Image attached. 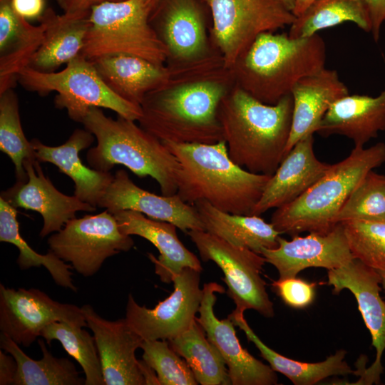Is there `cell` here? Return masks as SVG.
<instances>
[{
    "instance_id": "8d00e7d4",
    "label": "cell",
    "mask_w": 385,
    "mask_h": 385,
    "mask_svg": "<svg viewBox=\"0 0 385 385\" xmlns=\"http://www.w3.org/2000/svg\"><path fill=\"white\" fill-rule=\"evenodd\" d=\"M351 220L385 222V175L369 171L341 208L337 222Z\"/></svg>"
},
{
    "instance_id": "bcb514c9",
    "label": "cell",
    "mask_w": 385,
    "mask_h": 385,
    "mask_svg": "<svg viewBox=\"0 0 385 385\" xmlns=\"http://www.w3.org/2000/svg\"><path fill=\"white\" fill-rule=\"evenodd\" d=\"M152 11L161 0H140Z\"/></svg>"
},
{
    "instance_id": "4dcf8cb0",
    "label": "cell",
    "mask_w": 385,
    "mask_h": 385,
    "mask_svg": "<svg viewBox=\"0 0 385 385\" xmlns=\"http://www.w3.org/2000/svg\"><path fill=\"white\" fill-rule=\"evenodd\" d=\"M42 358L35 360L26 355L15 342L1 333V349L16 360L17 370L14 385H82L85 379L79 376L74 364L68 358L54 356L43 341L38 339Z\"/></svg>"
},
{
    "instance_id": "c3c4849f",
    "label": "cell",
    "mask_w": 385,
    "mask_h": 385,
    "mask_svg": "<svg viewBox=\"0 0 385 385\" xmlns=\"http://www.w3.org/2000/svg\"><path fill=\"white\" fill-rule=\"evenodd\" d=\"M285 6L292 12L294 6V0H282Z\"/></svg>"
},
{
    "instance_id": "4fadbf2b",
    "label": "cell",
    "mask_w": 385,
    "mask_h": 385,
    "mask_svg": "<svg viewBox=\"0 0 385 385\" xmlns=\"http://www.w3.org/2000/svg\"><path fill=\"white\" fill-rule=\"evenodd\" d=\"M201 272L186 267L173 279L171 294L152 308L128 295L125 319L143 340H170L188 330L195 320L202 298Z\"/></svg>"
},
{
    "instance_id": "7c38bea8",
    "label": "cell",
    "mask_w": 385,
    "mask_h": 385,
    "mask_svg": "<svg viewBox=\"0 0 385 385\" xmlns=\"http://www.w3.org/2000/svg\"><path fill=\"white\" fill-rule=\"evenodd\" d=\"M327 276V284L333 287L334 293L347 289L354 296L376 349V359L369 367L365 366L366 356L358 359L353 374L359 379L354 384H378L384 370L381 358L385 350V302L380 295L381 276L376 270L356 258L328 270Z\"/></svg>"
},
{
    "instance_id": "1f68e13d",
    "label": "cell",
    "mask_w": 385,
    "mask_h": 385,
    "mask_svg": "<svg viewBox=\"0 0 385 385\" xmlns=\"http://www.w3.org/2000/svg\"><path fill=\"white\" fill-rule=\"evenodd\" d=\"M344 22L354 23L371 33V19L364 0H315L295 16L288 34L293 38H305Z\"/></svg>"
},
{
    "instance_id": "83f0119b",
    "label": "cell",
    "mask_w": 385,
    "mask_h": 385,
    "mask_svg": "<svg viewBox=\"0 0 385 385\" xmlns=\"http://www.w3.org/2000/svg\"><path fill=\"white\" fill-rule=\"evenodd\" d=\"M107 86L121 98L140 106L166 78V66L129 56H108L92 61Z\"/></svg>"
},
{
    "instance_id": "ba28073f",
    "label": "cell",
    "mask_w": 385,
    "mask_h": 385,
    "mask_svg": "<svg viewBox=\"0 0 385 385\" xmlns=\"http://www.w3.org/2000/svg\"><path fill=\"white\" fill-rule=\"evenodd\" d=\"M18 83L40 96L56 92L55 107L66 109L69 118L76 122L83 123L93 107L112 110L118 115L134 121H138L142 115L141 107L113 92L93 62L82 55L60 71L41 72L27 66L20 73Z\"/></svg>"
},
{
    "instance_id": "d590c367",
    "label": "cell",
    "mask_w": 385,
    "mask_h": 385,
    "mask_svg": "<svg viewBox=\"0 0 385 385\" xmlns=\"http://www.w3.org/2000/svg\"><path fill=\"white\" fill-rule=\"evenodd\" d=\"M0 150L13 162L17 181L26 182L28 176L24 162L36 158L31 141L24 133L18 98L13 89L0 94Z\"/></svg>"
},
{
    "instance_id": "74e56055",
    "label": "cell",
    "mask_w": 385,
    "mask_h": 385,
    "mask_svg": "<svg viewBox=\"0 0 385 385\" xmlns=\"http://www.w3.org/2000/svg\"><path fill=\"white\" fill-rule=\"evenodd\" d=\"M341 223L353 257L375 270H385V222L351 220Z\"/></svg>"
},
{
    "instance_id": "ab89813d",
    "label": "cell",
    "mask_w": 385,
    "mask_h": 385,
    "mask_svg": "<svg viewBox=\"0 0 385 385\" xmlns=\"http://www.w3.org/2000/svg\"><path fill=\"white\" fill-rule=\"evenodd\" d=\"M272 289L289 307L304 309L314 300L316 284L297 277L272 281Z\"/></svg>"
},
{
    "instance_id": "52a82bcc",
    "label": "cell",
    "mask_w": 385,
    "mask_h": 385,
    "mask_svg": "<svg viewBox=\"0 0 385 385\" xmlns=\"http://www.w3.org/2000/svg\"><path fill=\"white\" fill-rule=\"evenodd\" d=\"M150 12L140 0L106 1L93 6L81 55L91 61L129 55L165 66L167 50L149 23Z\"/></svg>"
},
{
    "instance_id": "4316f807",
    "label": "cell",
    "mask_w": 385,
    "mask_h": 385,
    "mask_svg": "<svg viewBox=\"0 0 385 385\" xmlns=\"http://www.w3.org/2000/svg\"><path fill=\"white\" fill-rule=\"evenodd\" d=\"M38 20L45 24L46 29L42 43L29 67L41 72H53L82 54L88 16L60 15L48 8Z\"/></svg>"
},
{
    "instance_id": "ac0fdd59",
    "label": "cell",
    "mask_w": 385,
    "mask_h": 385,
    "mask_svg": "<svg viewBox=\"0 0 385 385\" xmlns=\"http://www.w3.org/2000/svg\"><path fill=\"white\" fill-rule=\"evenodd\" d=\"M277 241V247L262 248L260 255L277 269L279 279L297 277L309 267L336 269L354 258L341 222L327 233L295 235L289 241L279 236Z\"/></svg>"
},
{
    "instance_id": "f1b7e54d",
    "label": "cell",
    "mask_w": 385,
    "mask_h": 385,
    "mask_svg": "<svg viewBox=\"0 0 385 385\" xmlns=\"http://www.w3.org/2000/svg\"><path fill=\"white\" fill-rule=\"evenodd\" d=\"M193 205L205 231L230 244L259 254L262 248L274 249L278 246L280 233L271 222H266L260 215L226 212L205 200H199Z\"/></svg>"
},
{
    "instance_id": "9c48e42d",
    "label": "cell",
    "mask_w": 385,
    "mask_h": 385,
    "mask_svg": "<svg viewBox=\"0 0 385 385\" xmlns=\"http://www.w3.org/2000/svg\"><path fill=\"white\" fill-rule=\"evenodd\" d=\"M210 38L231 68L257 37L290 26L295 16L282 0H205Z\"/></svg>"
},
{
    "instance_id": "603a6c76",
    "label": "cell",
    "mask_w": 385,
    "mask_h": 385,
    "mask_svg": "<svg viewBox=\"0 0 385 385\" xmlns=\"http://www.w3.org/2000/svg\"><path fill=\"white\" fill-rule=\"evenodd\" d=\"M93 140L94 135L91 132L86 128H77L58 146L46 145L36 138L31 140V143L38 162L50 163L58 167L73 181L74 195L97 207L114 175L110 172L90 168L82 163L80 151L88 148Z\"/></svg>"
},
{
    "instance_id": "484cf974",
    "label": "cell",
    "mask_w": 385,
    "mask_h": 385,
    "mask_svg": "<svg viewBox=\"0 0 385 385\" xmlns=\"http://www.w3.org/2000/svg\"><path fill=\"white\" fill-rule=\"evenodd\" d=\"M34 26L18 14L11 0H0V94L14 89L40 47L46 25Z\"/></svg>"
},
{
    "instance_id": "7a4b0ae2",
    "label": "cell",
    "mask_w": 385,
    "mask_h": 385,
    "mask_svg": "<svg viewBox=\"0 0 385 385\" xmlns=\"http://www.w3.org/2000/svg\"><path fill=\"white\" fill-rule=\"evenodd\" d=\"M163 143L178 160L177 195L183 201L194 205L205 200L226 212L252 215L272 175L235 164L224 140L213 144Z\"/></svg>"
},
{
    "instance_id": "8992f818",
    "label": "cell",
    "mask_w": 385,
    "mask_h": 385,
    "mask_svg": "<svg viewBox=\"0 0 385 385\" xmlns=\"http://www.w3.org/2000/svg\"><path fill=\"white\" fill-rule=\"evenodd\" d=\"M384 163V143L367 148L354 146L301 196L276 208L270 222L280 234L292 237L304 232H329L338 224L337 215L354 189Z\"/></svg>"
},
{
    "instance_id": "cb8c5ba5",
    "label": "cell",
    "mask_w": 385,
    "mask_h": 385,
    "mask_svg": "<svg viewBox=\"0 0 385 385\" xmlns=\"http://www.w3.org/2000/svg\"><path fill=\"white\" fill-rule=\"evenodd\" d=\"M348 94L336 70L324 68L299 81L291 91L292 126L284 156L300 140L314 135L331 106Z\"/></svg>"
},
{
    "instance_id": "277c9868",
    "label": "cell",
    "mask_w": 385,
    "mask_h": 385,
    "mask_svg": "<svg viewBox=\"0 0 385 385\" xmlns=\"http://www.w3.org/2000/svg\"><path fill=\"white\" fill-rule=\"evenodd\" d=\"M326 43L319 34L291 38L288 33L259 35L230 68L235 83L259 101L274 105L302 78L325 68Z\"/></svg>"
},
{
    "instance_id": "3957f363",
    "label": "cell",
    "mask_w": 385,
    "mask_h": 385,
    "mask_svg": "<svg viewBox=\"0 0 385 385\" xmlns=\"http://www.w3.org/2000/svg\"><path fill=\"white\" fill-rule=\"evenodd\" d=\"M292 111L291 94L268 105L235 85L217 109L230 159L250 172L272 175L284 158Z\"/></svg>"
},
{
    "instance_id": "2e32d148",
    "label": "cell",
    "mask_w": 385,
    "mask_h": 385,
    "mask_svg": "<svg viewBox=\"0 0 385 385\" xmlns=\"http://www.w3.org/2000/svg\"><path fill=\"white\" fill-rule=\"evenodd\" d=\"M224 292V287L216 282L204 284L199 317L196 320L222 355L227 366L231 384H277L278 377L271 366L255 358L241 346L230 318L220 319L215 314V294Z\"/></svg>"
},
{
    "instance_id": "6da1fadb",
    "label": "cell",
    "mask_w": 385,
    "mask_h": 385,
    "mask_svg": "<svg viewBox=\"0 0 385 385\" xmlns=\"http://www.w3.org/2000/svg\"><path fill=\"white\" fill-rule=\"evenodd\" d=\"M165 79L140 104V126L162 142L213 144L223 140L219 104L235 86L217 48L188 61L166 62Z\"/></svg>"
},
{
    "instance_id": "44dd1931",
    "label": "cell",
    "mask_w": 385,
    "mask_h": 385,
    "mask_svg": "<svg viewBox=\"0 0 385 385\" xmlns=\"http://www.w3.org/2000/svg\"><path fill=\"white\" fill-rule=\"evenodd\" d=\"M331 165L316 157L313 135L300 140L271 176L252 215H260L271 208H278L295 200L322 177Z\"/></svg>"
},
{
    "instance_id": "d4e9b609",
    "label": "cell",
    "mask_w": 385,
    "mask_h": 385,
    "mask_svg": "<svg viewBox=\"0 0 385 385\" xmlns=\"http://www.w3.org/2000/svg\"><path fill=\"white\" fill-rule=\"evenodd\" d=\"M385 130V87L376 97L346 95L335 101L321 120L316 133L323 137L345 136L363 147Z\"/></svg>"
},
{
    "instance_id": "ffe728a7",
    "label": "cell",
    "mask_w": 385,
    "mask_h": 385,
    "mask_svg": "<svg viewBox=\"0 0 385 385\" xmlns=\"http://www.w3.org/2000/svg\"><path fill=\"white\" fill-rule=\"evenodd\" d=\"M98 207L112 214L120 210L136 211L150 218L170 222L185 233L189 230L205 231L195 205L183 201L177 193L158 195L142 189L124 170L115 172Z\"/></svg>"
},
{
    "instance_id": "f546056e",
    "label": "cell",
    "mask_w": 385,
    "mask_h": 385,
    "mask_svg": "<svg viewBox=\"0 0 385 385\" xmlns=\"http://www.w3.org/2000/svg\"><path fill=\"white\" fill-rule=\"evenodd\" d=\"M235 326L245 334L260 352L261 356L277 372L284 375L294 385H314L332 376H346L353 371L345 361L346 351L339 349L324 361L316 363L299 361L286 357L267 346L253 332L247 322L244 313L233 311L228 315Z\"/></svg>"
},
{
    "instance_id": "5b68a950",
    "label": "cell",
    "mask_w": 385,
    "mask_h": 385,
    "mask_svg": "<svg viewBox=\"0 0 385 385\" xmlns=\"http://www.w3.org/2000/svg\"><path fill=\"white\" fill-rule=\"evenodd\" d=\"M82 123L97 140L86 154L91 168L110 172L122 165L140 178L155 179L163 195L177 193L178 160L158 138L134 120L120 115L113 119L97 107L90 108Z\"/></svg>"
},
{
    "instance_id": "7402d4cb",
    "label": "cell",
    "mask_w": 385,
    "mask_h": 385,
    "mask_svg": "<svg viewBox=\"0 0 385 385\" xmlns=\"http://www.w3.org/2000/svg\"><path fill=\"white\" fill-rule=\"evenodd\" d=\"M113 215L123 233L142 237L158 250V257L151 253H148V257L163 282H173L174 277L186 267L202 272L199 259L179 240L175 225L133 210H120Z\"/></svg>"
},
{
    "instance_id": "9a60e30c",
    "label": "cell",
    "mask_w": 385,
    "mask_h": 385,
    "mask_svg": "<svg viewBox=\"0 0 385 385\" xmlns=\"http://www.w3.org/2000/svg\"><path fill=\"white\" fill-rule=\"evenodd\" d=\"M209 14L205 0H161L158 4L149 23L167 50L166 62L194 60L213 48Z\"/></svg>"
},
{
    "instance_id": "d6986e66",
    "label": "cell",
    "mask_w": 385,
    "mask_h": 385,
    "mask_svg": "<svg viewBox=\"0 0 385 385\" xmlns=\"http://www.w3.org/2000/svg\"><path fill=\"white\" fill-rule=\"evenodd\" d=\"M39 163L37 160H25L26 181H16L14 186L2 192L1 197L15 208L38 212L43 221L40 236L44 237L61 230L67 222L76 217L77 212H93L96 207L75 195L58 191L45 176Z\"/></svg>"
},
{
    "instance_id": "7dc6e473",
    "label": "cell",
    "mask_w": 385,
    "mask_h": 385,
    "mask_svg": "<svg viewBox=\"0 0 385 385\" xmlns=\"http://www.w3.org/2000/svg\"><path fill=\"white\" fill-rule=\"evenodd\" d=\"M381 276V285L385 293V270H376Z\"/></svg>"
},
{
    "instance_id": "ee69618b",
    "label": "cell",
    "mask_w": 385,
    "mask_h": 385,
    "mask_svg": "<svg viewBox=\"0 0 385 385\" xmlns=\"http://www.w3.org/2000/svg\"><path fill=\"white\" fill-rule=\"evenodd\" d=\"M17 370L14 358L6 351H0V384H14Z\"/></svg>"
},
{
    "instance_id": "f6af8a7d",
    "label": "cell",
    "mask_w": 385,
    "mask_h": 385,
    "mask_svg": "<svg viewBox=\"0 0 385 385\" xmlns=\"http://www.w3.org/2000/svg\"><path fill=\"white\" fill-rule=\"evenodd\" d=\"M315 0H294L292 10L293 14L297 16L301 14Z\"/></svg>"
},
{
    "instance_id": "d6a6232c",
    "label": "cell",
    "mask_w": 385,
    "mask_h": 385,
    "mask_svg": "<svg viewBox=\"0 0 385 385\" xmlns=\"http://www.w3.org/2000/svg\"><path fill=\"white\" fill-rule=\"evenodd\" d=\"M168 342L172 349L185 360L198 384H231L222 355L207 339L196 319L188 330L168 340Z\"/></svg>"
},
{
    "instance_id": "e0dca14e",
    "label": "cell",
    "mask_w": 385,
    "mask_h": 385,
    "mask_svg": "<svg viewBox=\"0 0 385 385\" xmlns=\"http://www.w3.org/2000/svg\"><path fill=\"white\" fill-rule=\"evenodd\" d=\"M81 309L93 333L106 385H145L143 360L135 356L143 339L125 318L106 319L89 304L83 305Z\"/></svg>"
},
{
    "instance_id": "60d3db41",
    "label": "cell",
    "mask_w": 385,
    "mask_h": 385,
    "mask_svg": "<svg viewBox=\"0 0 385 385\" xmlns=\"http://www.w3.org/2000/svg\"><path fill=\"white\" fill-rule=\"evenodd\" d=\"M123 0H56L63 14L71 16H88L93 6L106 1Z\"/></svg>"
},
{
    "instance_id": "7bdbcfd3",
    "label": "cell",
    "mask_w": 385,
    "mask_h": 385,
    "mask_svg": "<svg viewBox=\"0 0 385 385\" xmlns=\"http://www.w3.org/2000/svg\"><path fill=\"white\" fill-rule=\"evenodd\" d=\"M15 11L26 19H38L43 12L44 0H11Z\"/></svg>"
},
{
    "instance_id": "5bb4252c",
    "label": "cell",
    "mask_w": 385,
    "mask_h": 385,
    "mask_svg": "<svg viewBox=\"0 0 385 385\" xmlns=\"http://www.w3.org/2000/svg\"><path fill=\"white\" fill-rule=\"evenodd\" d=\"M54 322L86 327L81 307L61 303L34 288L14 289L0 284V330L28 347Z\"/></svg>"
},
{
    "instance_id": "836d02e7",
    "label": "cell",
    "mask_w": 385,
    "mask_h": 385,
    "mask_svg": "<svg viewBox=\"0 0 385 385\" xmlns=\"http://www.w3.org/2000/svg\"><path fill=\"white\" fill-rule=\"evenodd\" d=\"M14 207L0 197V241L16 246L19 250L16 262L21 270L43 266L58 286L68 288L73 292L77 287L73 282L71 265L65 263L50 250L45 255L34 250L22 237Z\"/></svg>"
},
{
    "instance_id": "b9f144b4",
    "label": "cell",
    "mask_w": 385,
    "mask_h": 385,
    "mask_svg": "<svg viewBox=\"0 0 385 385\" xmlns=\"http://www.w3.org/2000/svg\"><path fill=\"white\" fill-rule=\"evenodd\" d=\"M370 16L371 33L375 42L380 37L381 28L385 24V0H364Z\"/></svg>"
},
{
    "instance_id": "8fae6325",
    "label": "cell",
    "mask_w": 385,
    "mask_h": 385,
    "mask_svg": "<svg viewBox=\"0 0 385 385\" xmlns=\"http://www.w3.org/2000/svg\"><path fill=\"white\" fill-rule=\"evenodd\" d=\"M47 242L51 251L84 277L95 274L106 259L129 251L134 245L108 210L70 220Z\"/></svg>"
},
{
    "instance_id": "f35d334b",
    "label": "cell",
    "mask_w": 385,
    "mask_h": 385,
    "mask_svg": "<svg viewBox=\"0 0 385 385\" xmlns=\"http://www.w3.org/2000/svg\"><path fill=\"white\" fill-rule=\"evenodd\" d=\"M143 360L156 373L160 385H197L195 376L185 359L168 340H143Z\"/></svg>"
},
{
    "instance_id": "e575fe53",
    "label": "cell",
    "mask_w": 385,
    "mask_h": 385,
    "mask_svg": "<svg viewBox=\"0 0 385 385\" xmlns=\"http://www.w3.org/2000/svg\"><path fill=\"white\" fill-rule=\"evenodd\" d=\"M48 344L58 340L64 350L81 366L85 374V385H106L101 359L92 337L83 327L66 322H54L41 332Z\"/></svg>"
},
{
    "instance_id": "30bf717a",
    "label": "cell",
    "mask_w": 385,
    "mask_h": 385,
    "mask_svg": "<svg viewBox=\"0 0 385 385\" xmlns=\"http://www.w3.org/2000/svg\"><path fill=\"white\" fill-rule=\"evenodd\" d=\"M197 247L204 262H214L222 271L227 293L235 304V312L253 309L267 318L274 315V304L261 277L265 258L260 254L241 247L205 230L186 233Z\"/></svg>"
}]
</instances>
